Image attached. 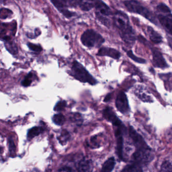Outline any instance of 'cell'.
<instances>
[{
  "instance_id": "cell-14",
  "label": "cell",
  "mask_w": 172,
  "mask_h": 172,
  "mask_svg": "<svg viewBox=\"0 0 172 172\" xmlns=\"http://www.w3.org/2000/svg\"><path fill=\"white\" fill-rule=\"evenodd\" d=\"M45 129L41 126H36L31 128L28 130L27 133V138L28 140H31L36 136L39 135L43 132Z\"/></svg>"
},
{
  "instance_id": "cell-23",
  "label": "cell",
  "mask_w": 172,
  "mask_h": 172,
  "mask_svg": "<svg viewBox=\"0 0 172 172\" xmlns=\"http://www.w3.org/2000/svg\"><path fill=\"white\" fill-rule=\"evenodd\" d=\"M34 76L32 72H29L27 75L25 76L24 79L21 81V85L24 87H27L30 86L32 81H33V77Z\"/></svg>"
},
{
  "instance_id": "cell-31",
  "label": "cell",
  "mask_w": 172,
  "mask_h": 172,
  "mask_svg": "<svg viewBox=\"0 0 172 172\" xmlns=\"http://www.w3.org/2000/svg\"><path fill=\"white\" fill-rule=\"evenodd\" d=\"M72 171H73V170L71 167L65 166V167H62L61 168H60L58 171H61V172H71Z\"/></svg>"
},
{
  "instance_id": "cell-28",
  "label": "cell",
  "mask_w": 172,
  "mask_h": 172,
  "mask_svg": "<svg viewBox=\"0 0 172 172\" xmlns=\"http://www.w3.org/2000/svg\"><path fill=\"white\" fill-rule=\"evenodd\" d=\"M27 45H28V47L29 49L33 51L34 52L40 53L41 52V50H43L42 47L40 45H36V44L29 43H27Z\"/></svg>"
},
{
  "instance_id": "cell-30",
  "label": "cell",
  "mask_w": 172,
  "mask_h": 172,
  "mask_svg": "<svg viewBox=\"0 0 172 172\" xmlns=\"http://www.w3.org/2000/svg\"><path fill=\"white\" fill-rule=\"evenodd\" d=\"M69 137H70V134H69V133L68 131H66V130H63L61 133L59 140L61 141L60 142H61L62 144V143H66L69 140Z\"/></svg>"
},
{
  "instance_id": "cell-32",
  "label": "cell",
  "mask_w": 172,
  "mask_h": 172,
  "mask_svg": "<svg viewBox=\"0 0 172 172\" xmlns=\"http://www.w3.org/2000/svg\"><path fill=\"white\" fill-rule=\"evenodd\" d=\"M111 99V94L109 93V94H108V95H106V97H105L104 101V102H108Z\"/></svg>"
},
{
  "instance_id": "cell-5",
  "label": "cell",
  "mask_w": 172,
  "mask_h": 172,
  "mask_svg": "<svg viewBox=\"0 0 172 172\" xmlns=\"http://www.w3.org/2000/svg\"><path fill=\"white\" fill-rule=\"evenodd\" d=\"M129 136L132 139L133 144L136 148V150H150L151 147L147 145L145 140L141 135H140L137 131L134 129L132 126H130L129 128Z\"/></svg>"
},
{
  "instance_id": "cell-22",
  "label": "cell",
  "mask_w": 172,
  "mask_h": 172,
  "mask_svg": "<svg viewBox=\"0 0 172 172\" xmlns=\"http://www.w3.org/2000/svg\"><path fill=\"white\" fill-rule=\"evenodd\" d=\"M135 93H136L137 96L144 102H152V99L151 98V96L147 95L144 92H141V90L139 89L138 90H136V92H135Z\"/></svg>"
},
{
  "instance_id": "cell-3",
  "label": "cell",
  "mask_w": 172,
  "mask_h": 172,
  "mask_svg": "<svg viewBox=\"0 0 172 172\" xmlns=\"http://www.w3.org/2000/svg\"><path fill=\"white\" fill-rule=\"evenodd\" d=\"M81 41L84 46L88 48H99L105 41L104 38L93 29H88L81 36Z\"/></svg>"
},
{
  "instance_id": "cell-17",
  "label": "cell",
  "mask_w": 172,
  "mask_h": 172,
  "mask_svg": "<svg viewBox=\"0 0 172 172\" xmlns=\"http://www.w3.org/2000/svg\"><path fill=\"white\" fill-rule=\"evenodd\" d=\"M96 1L97 0H81L79 7L83 11H90L92 8L95 7Z\"/></svg>"
},
{
  "instance_id": "cell-1",
  "label": "cell",
  "mask_w": 172,
  "mask_h": 172,
  "mask_svg": "<svg viewBox=\"0 0 172 172\" xmlns=\"http://www.w3.org/2000/svg\"><path fill=\"white\" fill-rule=\"evenodd\" d=\"M114 17V22L119 31L122 40L128 45H132L135 41L134 31L129 23V19L124 12H118Z\"/></svg>"
},
{
  "instance_id": "cell-29",
  "label": "cell",
  "mask_w": 172,
  "mask_h": 172,
  "mask_svg": "<svg viewBox=\"0 0 172 172\" xmlns=\"http://www.w3.org/2000/svg\"><path fill=\"white\" fill-rule=\"evenodd\" d=\"M156 9L160 12L164 13H171V11L170 9L163 3H161L157 6Z\"/></svg>"
},
{
  "instance_id": "cell-13",
  "label": "cell",
  "mask_w": 172,
  "mask_h": 172,
  "mask_svg": "<svg viewBox=\"0 0 172 172\" xmlns=\"http://www.w3.org/2000/svg\"><path fill=\"white\" fill-rule=\"evenodd\" d=\"M147 32L151 41L155 44H159L162 43L163 38L158 33L154 31L151 26L147 27Z\"/></svg>"
},
{
  "instance_id": "cell-7",
  "label": "cell",
  "mask_w": 172,
  "mask_h": 172,
  "mask_svg": "<svg viewBox=\"0 0 172 172\" xmlns=\"http://www.w3.org/2000/svg\"><path fill=\"white\" fill-rule=\"evenodd\" d=\"M115 104L117 109L123 114H127L130 111L127 97L124 92H120L118 93Z\"/></svg>"
},
{
  "instance_id": "cell-11",
  "label": "cell",
  "mask_w": 172,
  "mask_h": 172,
  "mask_svg": "<svg viewBox=\"0 0 172 172\" xmlns=\"http://www.w3.org/2000/svg\"><path fill=\"white\" fill-rule=\"evenodd\" d=\"M97 55L99 56H108L114 59L118 60L121 57V53L115 48L102 47L99 50Z\"/></svg>"
},
{
  "instance_id": "cell-16",
  "label": "cell",
  "mask_w": 172,
  "mask_h": 172,
  "mask_svg": "<svg viewBox=\"0 0 172 172\" xmlns=\"http://www.w3.org/2000/svg\"><path fill=\"white\" fill-rule=\"evenodd\" d=\"M78 168V171L80 172L91 171L92 169V161L89 160H82L79 162Z\"/></svg>"
},
{
  "instance_id": "cell-24",
  "label": "cell",
  "mask_w": 172,
  "mask_h": 172,
  "mask_svg": "<svg viewBox=\"0 0 172 172\" xmlns=\"http://www.w3.org/2000/svg\"><path fill=\"white\" fill-rule=\"evenodd\" d=\"M127 55L131 59L135 61L137 63H140V64H144L146 63V60H145L141 58H138L137 56H135L134 54L133 53L132 50H129L127 52Z\"/></svg>"
},
{
  "instance_id": "cell-21",
  "label": "cell",
  "mask_w": 172,
  "mask_h": 172,
  "mask_svg": "<svg viewBox=\"0 0 172 172\" xmlns=\"http://www.w3.org/2000/svg\"><path fill=\"white\" fill-rule=\"evenodd\" d=\"M52 119L54 123L58 126L63 125L65 122V118L64 116L61 113L54 115Z\"/></svg>"
},
{
  "instance_id": "cell-15",
  "label": "cell",
  "mask_w": 172,
  "mask_h": 172,
  "mask_svg": "<svg viewBox=\"0 0 172 172\" xmlns=\"http://www.w3.org/2000/svg\"><path fill=\"white\" fill-rule=\"evenodd\" d=\"M116 165V161L114 157L108 158L104 162L102 166V172H110L114 170Z\"/></svg>"
},
{
  "instance_id": "cell-4",
  "label": "cell",
  "mask_w": 172,
  "mask_h": 172,
  "mask_svg": "<svg viewBox=\"0 0 172 172\" xmlns=\"http://www.w3.org/2000/svg\"><path fill=\"white\" fill-rule=\"evenodd\" d=\"M124 4L129 12L141 15L152 23L156 25L158 24L156 19L152 13L138 2L136 1H126L124 2Z\"/></svg>"
},
{
  "instance_id": "cell-9",
  "label": "cell",
  "mask_w": 172,
  "mask_h": 172,
  "mask_svg": "<svg viewBox=\"0 0 172 172\" xmlns=\"http://www.w3.org/2000/svg\"><path fill=\"white\" fill-rule=\"evenodd\" d=\"M115 137L117 139L116 154L118 158L122 161H124L123 157L124 147V134L119 131H115Z\"/></svg>"
},
{
  "instance_id": "cell-2",
  "label": "cell",
  "mask_w": 172,
  "mask_h": 172,
  "mask_svg": "<svg viewBox=\"0 0 172 172\" xmlns=\"http://www.w3.org/2000/svg\"><path fill=\"white\" fill-rule=\"evenodd\" d=\"M71 74L77 80L82 83H88L91 85H95L97 80L89 73L82 65L78 61H74L71 68Z\"/></svg>"
},
{
  "instance_id": "cell-34",
  "label": "cell",
  "mask_w": 172,
  "mask_h": 172,
  "mask_svg": "<svg viewBox=\"0 0 172 172\" xmlns=\"http://www.w3.org/2000/svg\"><path fill=\"white\" fill-rule=\"evenodd\" d=\"M2 1H3V0H2Z\"/></svg>"
},
{
  "instance_id": "cell-27",
  "label": "cell",
  "mask_w": 172,
  "mask_h": 172,
  "mask_svg": "<svg viewBox=\"0 0 172 172\" xmlns=\"http://www.w3.org/2000/svg\"><path fill=\"white\" fill-rule=\"evenodd\" d=\"M67 102L65 100H60L56 104L54 107V110L57 112H61L66 108Z\"/></svg>"
},
{
  "instance_id": "cell-18",
  "label": "cell",
  "mask_w": 172,
  "mask_h": 172,
  "mask_svg": "<svg viewBox=\"0 0 172 172\" xmlns=\"http://www.w3.org/2000/svg\"><path fill=\"white\" fill-rule=\"evenodd\" d=\"M56 3L60 5L65 6L67 8L69 7H76L79 5L81 0H54Z\"/></svg>"
},
{
  "instance_id": "cell-33",
  "label": "cell",
  "mask_w": 172,
  "mask_h": 172,
  "mask_svg": "<svg viewBox=\"0 0 172 172\" xmlns=\"http://www.w3.org/2000/svg\"><path fill=\"white\" fill-rule=\"evenodd\" d=\"M168 44L169 46L171 48L172 50V38H168Z\"/></svg>"
},
{
  "instance_id": "cell-19",
  "label": "cell",
  "mask_w": 172,
  "mask_h": 172,
  "mask_svg": "<svg viewBox=\"0 0 172 172\" xmlns=\"http://www.w3.org/2000/svg\"><path fill=\"white\" fill-rule=\"evenodd\" d=\"M143 170L141 166L137 163L132 162L131 163L127 165L122 170V172H142Z\"/></svg>"
},
{
  "instance_id": "cell-6",
  "label": "cell",
  "mask_w": 172,
  "mask_h": 172,
  "mask_svg": "<svg viewBox=\"0 0 172 172\" xmlns=\"http://www.w3.org/2000/svg\"><path fill=\"white\" fill-rule=\"evenodd\" d=\"M102 116L108 122H111L115 127H122L125 126L111 107H107L103 110Z\"/></svg>"
},
{
  "instance_id": "cell-10",
  "label": "cell",
  "mask_w": 172,
  "mask_h": 172,
  "mask_svg": "<svg viewBox=\"0 0 172 172\" xmlns=\"http://www.w3.org/2000/svg\"><path fill=\"white\" fill-rule=\"evenodd\" d=\"M158 19L167 32L172 36V15L171 13L168 15H158Z\"/></svg>"
},
{
  "instance_id": "cell-26",
  "label": "cell",
  "mask_w": 172,
  "mask_h": 172,
  "mask_svg": "<svg viewBox=\"0 0 172 172\" xmlns=\"http://www.w3.org/2000/svg\"><path fill=\"white\" fill-rule=\"evenodd\" d=\"M161 172H172V163L168 161H163L161 167Z\"/></svg>"
},
{
  "instance_id": "cell-8",
  "label": "cell",
  "mask_w": 172,
  "mask_h": 172,
  "mask_svg": "<svg viewBox=\"0 0 172 172\" xmlns=\"http://www.w3.org/2000/svg\"><path fill=\"white\" fill-rule=\"evenodd\" d=\"M152 52V64L155 67L165 69L168 67L166 61L160 50L157 48H151Z\"/></svg>"
},
{
  "instance_id": "cell-25",
  "label": "cell",
  "mask_w": 172,
  "mask_h": 172,
  "mask_svg": "<svg viewBox=\"0 0 172 172\" xmlns=\"http://www.w3.org/2000/svg\"><path fill=\"white\" fill-rule=\"evenodd\" d=\"M9 142V151L10 155L11 156H14L16 155V146L12 138H9L8 139Z\"/></svg>"
},
{
  "instance_id": "cell-12",
  "label": "cell",
  "mask_w": 172,
  "mask_h": 172,
  "mask_svg": "<svg viewBox=\"0 0 172 172\" xmlns=\"http://www.w3.org/2000/svg\"><path fill=\"white\" fill-rule=\"evenodd\" d=\"M95 7L97 10L96 13L103 16H109L113 14L109 7L102 0H97L95 1Z\"/></svg>"
},
{
  "instance_id": "cell-20",
  "label": "cell",
  "mask_w": 172,
  "mask_h": 172,
  "mask_svg": "<svg viewBox=\"0 0 172 172\" xmlns=\"http://www.w3.org/2000/svg\"><path fill=\"white\" fill-rule=\"evenodd\" d=\"M10 39L5 40V47L7 50L13 55H16L18 53V48L14 43L10 41Z\"/></svg>"
}]
</instances>
